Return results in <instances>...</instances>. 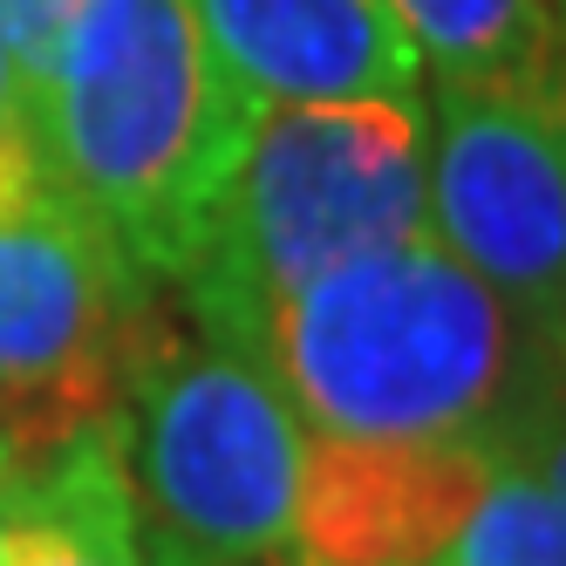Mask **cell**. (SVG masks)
Returning <instances> with one entry per match:
<instances>
[{"label": "cell", "instance_id": "16", "mask_svg": "<svg viewBox=\"0 0 566 566\" xmlns=\"http://www.w3.org/2000/svg\"><path fill=\"white\" fill-rule=\"evenodd\" d=\"M553 21H559V42H566V0H559V8H553Z\"/></svg>", "mask_w": 566, "mask_h": 566}, {"label": "cell", "instance_id": "17", "mask_svg": "<svg viewBox=\"0 0 566 566\" xmlns=\"http://www.w3.org/2000/svg\"><path fill=\"white\" fill-rule=\"evenodd\" d=\"M273 566H294V559H287V553H280V559H273Z\"/></svg>", "mask_w": 566, "mask_h": 566}, {"label": "cell", "instance_id": "4", "mask_svg": "<svg viewBox=\"0 0 566 566\" xmlns=\"http://www.w3.org/2000/svg\"><path fill=\"white\" fill-rule=\"evenodd\" d=\"M109 430L150 566H273L287 553L307 423L253 355L157 328Z\"/></svg>", "mask_w": 566, "mask_h": 566}, {"label": "cell", "instance_id": "6", "mask_svg": "<svg viewBox=\"0 0 566 566\" xmlns=\"http://www.w3.org/2000/svg\"><path fill=\"white\" fill-rule=\"evenodd\" d=\"M430 232L539 342H566V62L437 83Z\"/></svg>", "mask_w": 566, "mask_h": 566}, {"label": "cell", "instance_id": "5", "mask_svg": "<svg viewBox=\"0 0 566 566\" xmlns=\"http://www.w3.org/2000/svg\"><path fill=\"white\" fill-rule=\"evenodd\" d=\"M157 287L55 191L0 212V437L14 458L109 423L150 348Z\"/></svg>", "mask_w": 566, "mask_h": 566}, {"label": "cell", "instance_id": "8", "mask_svg": "<svg viewBox=\"0 0 566 566\" xmlns=\"http://www.w3.org/2000/svg\"><path fill=\"white\" fill-rule=\"evenodd\" d=\"M253 103L417 96L423 62L382 0H185Z\"/></svg>", "mask_w": 566, "mask_h": 566}, {"label": "cell", "instance_id": "7", "mask_svg": "<svg viewBox=\"0 0 566 566\" xmlns=\"http://www.w3.org/2000/svg\"><path fill=\"white\" fill-rule=\"evenodd\" d=\"M499 451L484 443L307 437L294 499V566H437L478 505Z\"/></svg>", "mask_w": 566, "mask_h": 566}, {"label": "cell", "instance_id": "12", "mask_svg": "<svg viewBox=\"0 0 566 566\" xmlns=\"http://www.w3.org/2000/svg\"><path fill=\"white\" fill-rule=\"evenodd\" d=\"M75 14H83V0H0V42H8V62H14L28 96L49 75V62H55Z\"/></svg>", "mask_w": 566, "mask_h": 566}, {"label": "cell", "instance_id": "9", "mask_svg": "<svg viewBox=\"0 0 566 566\" xmlns=\"http://www.w3.org/2000/svg\"><path fill=\"white\" fill-rule=\"evenodd\" d=\"M0 566H150L109 423L14 464L0 499Z\"/></svg>", "mask_w": 566, "mask_h": 566}, {"label": "cell", "instance_id": "15", "mask_svg": "<svg viewBox=\"0 0 566 566\" xmlns=\"http://www.w3.org/2000/svg\"><path fill=\"white\" fill-rule=\"evenodd\" d=\"M14 464H21V458H14V443L0 437V499H8V484H14Z\"/></svg>", "mask_w": 566, "mask_h": 566}, {"label": "cell", "instance_id": "3", "mask_svg": "<svg viewBox=\"0 0 566 566\" xmlns=\"http://www.w3.org/2000/svg\"><path fill=\"white\" fill-rule=\"evenodd\" d=\"M417 232H430L423 90L266 103L171 294L198 335L247 348L273 301Z\"/></svg>", "mask_w": 566, "mask_h": 566}, {"label": "cell", "instance_id": "11", "mask_svg": "<svg viewBox=\"0 0 566 566\" xmlns=\"http://www.w3.org/2000/svg\"><path fill=\"white\" fill-rule=\"evenodd\" d=\"M437 566H566V499L525 458L499 451Z\"/></svg>", "mask_w": 566, "mask_h": 566}, {"label": "cell", "instance_id": "13", "mask_svg": "<svg viewBox=\"0 0 566 566\" xmlns=\"http://www.w3.org/2000/svg\"><path fill=\"white\" fill-rule=\"evenodd\" d=\"M42 157H34V124H28V90L8 62V42H0V212L42 198Z\"/></svg>", "mask_w": 566, "mask_h": 566}, {"label": "cell", "instance_id": "1", "mask_svg": "<svg viewBox=\"0 0 566 566\" xmlns=\"http://www.w3.org/2000/svg\"><path fill=\"white\" fill-rule=\"evenodd\" d=\"M307 437L512 451L559 382L539 342L437 232L376 247L260 314L247 348Z\"/></svg>", "mask_w": 566, "mask_h": 566}, {"label": "cell", "instance_id": "14", "mask_svg": "<svg viewBox=\"0 0 566 566\" xmlns=\"http://www.w3.org/2000/svg\"><path fill=\"white\" fill-rule=\"evenodd\" d=\"M512 458H525V464H533V471L553 484V492L566 499V376H559V382H553V396L539 402V417L518 430Z\"/></svg>", "mask_w": 566, "mask_h": 566}, {"label": "cell", "instance_id": "2", "mask_svg": "<svg viewBox=\"0 0 566 566\" xmlns=\"http://www.w3.org/2000/svg\"><path fill=\"white\" fill-rule=\"evenodd\" d=\"M260 109L185 0H83L28 124L42 185L150 287H178Z\"/></svg>", "mask_w": 566, "mask_h": 566}, {"label": "cell", "instance_id": "10", "mask_svg": "<svg viewBox=\"0 0 566 566\" xmlns=\"http://www.w3.org/2000/svg\"><path fill=\"white\" fill-rule=\"evenodd\" d=\"M437 83H492L566 62L553 0H382Z\"/></svg>", "mask_w": 566, "mask_h": 566}]
</instances>
